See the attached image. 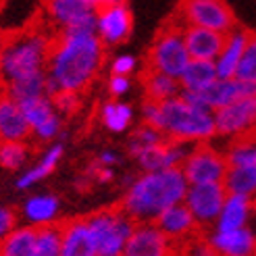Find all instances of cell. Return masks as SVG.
I'll list each match as a JSON object with an SVG mask.
<instances>
[{
	"label": "cell",
	"mask_w": 256,
	"mask_h": 256,
	"mask_svg": "<svg viewBox=\"0 0 256 256\" xmlns=\"http://www.w3.org/2000/svg\"><path fill=\"white\" fill-rule=\"evenodd\" d=\"M52 104L58 114H73L80 108V92H71V90H58L52 96Z\"/></svg>",
	"instance_id": "obj_37"
},
{
	"label": "cell",
	"mask_w": 256,
	"mask_h": 256,
	"mask_svg": "<svg viewBox=\"0 0 256 256\" xmlns=\"http://www.w3.org/2000/svg\"><path fill=\"white\" fill-rule=\"evenodd\" d=\"M32 136V127L25 119V112L19 102L10 96H0V142L6 140H28Z\"/></svg>",
	"instance_id": "obj_21"
},
{
	"label": "cell",
	"mask_w": 256,
	"mask_h": 256,
	"mask_svg": "<svg viewBox=\"0 0 256 256\" xmlns=\"http://www.w3.org/2000/svg\"><path fill=\"white\" fill-rule=\"evenodd\" d=\"M216 138L236 140L256 134V94L242 96L214 110Z\"/></svg>",
	"instance_id": "obj_10"
},
{
	"label": "cell",
	"mask_w": 256,
	"mask_h": 256,
	"mask_svg": "<svg viewBox=\"0 0 256 256\" xmlns=\"http://www.w3.org/2000/svg\"><path fill=\"white\" fill-rule=\"evenodd\" d=\"M227 198V188L223 182H208V184H190L186 192V206L194 214L200 229H212L221 206Z\"/></svg>",
	"instance_id": "obj_11"
},
{
	"label": "cell",
	"mask_w": 256,
	"mask_h": 256,
	"mask_svg": "<svg viewBox=\"0 0 256 256\" xmlns=\"http://www.w3.org/2000/svg\"><path fill=\"white\" fill-rule=\"evenodd\" d=\"M17 225V212L12 208L0 206V242H2Z\"/></svg>",
	"instance_id": "obj_38"
},
{
	"label": "cell",
	"mask_w": 256,
	"mask_h": 256,
	"mask_svg": "<svg viewBox=\"0 0 256 256\" xmlns=\"http://www.w3.org/2000/svg\"><path fill=\"white\" fill-rule=\"evenodd\" d=\"M188 186L182 167L144 171V175L132 182L119 206L136 223H154L164 208L184 202Z\"/></svg>",
	"instance_id": "obj_2"
},
{
	"label": "cell",
	"mask_w": 256,
	"mask_h": 256,
	"mask_svg": "<svg viewBox=\"0 0 256 256\" xmlns=\"http://www.w3.org/2000/svg\"><path fill=\"white\" fill-rule=\"evenodd\" d=\"M104 44L96 34H62L56 32L46 62L48 96L58 90L84 92L98 78Z\"/></svg>",
	"instance_id": "obj_1"
},
{
	"label": "cell",
	"mask_w": 256,
	"mask_h": 256,
	"mask_svg": "<svg viewBox=\"0 0 256 256\" xmlns=\"http://www.w3.org/2000/svg\"><path fill=\"white\" fill-rule=\"evenodd\" d=\"M184 25H200L216 32H232L238 19L225 0H182L173 15Z\"/></svg>",
	"instance_id": "obj_8"
},
{
	"label": "cell",
	"mask_w": 256,
	"mask_h": 256,
	"mask_svg": "<svg viewBox=\"0 0 256 256\" xmlns=\"http://www.w3.org/2000/svg\"><path fill=\"white\" fill-rule=\"evenodd\" d=\"M60 229H62L60 256H96L92 232L88 227L86 216L60 223Z\"/></svg>",
	"instance_id": "obj_20"
},
{
	"label": "cell",
	"mask_w": 256,
	"mask_h": 256,
	"mask_svg": "<svg viewBox=\"0 0 256 256\" xmlns=\"http://www.w3.org/2000/svg\"><path fill=\"white\" fill-rule=\"evenodd\" d=\"M2 94H4V82L0 80V96H2Z\"/></svg>",
	"instance_id": "obj_44"
},
{
	"label": "cell",
	"mask_w": 256,
	"mask_h": 256,
	"mask_svg": "<svg viewBox=\"0 0 256 256\" xmlns=\"http://www.w3.org/2000/svg\"><path fill=\"white\" fill-rule=\"evenodd\" d=\"M134 119V108L123 102H108L102 106V123L110 132H125L132 125Z\"/></svg>",
	"instance_id": "obj_34"
},
{
	"label": "cell",
	"mask_w": 256,
	"mask_h": 256,
	"mask_svg": "<svg viewBox=\"0 0 256 256\" xmlns=\"http://www.w3.org/2000/svg\"><path fill=\"white\" fill-rule=\"evenodd\" d=\"M92 232L96 256H119L123 254L125 242L130 240L136 221L121 206L104 208L86 216Z\"/></svg>",
	"instance_id": "obj_5"
},
{
	"label": "cell",
	"mask_w": 256,
	"mask_h": 256,
	"mask_svg": "<svg viewBox=\"0 0 256 256\" xmlns=\"http://www.w3.org/2000/svg\"><path fill=\"white\" fill-rule=\"evenodd\" d=\"M225 152L212 146L210 142H198L190 148L186 160L182 162V171L188 184H208L223 182L227 173Z\"/></svg>",
	"instance_id": "obj_9"
},
{
	"label": "cell",
	"mask_w": 256,
	"mask_h": 256,
	"mask_svg": "<svg viewBox=\"0 0 256 256\" xmlns=\"http://www.w3.org/2000/svg\"><path fill=\"white\" fill-rule=\"evenodd\" d=\"M23 112H25V119H28L32 132L36 130V127H40L42 123H46L48 119H52L56 112L54 104H52V98H50L48 94L44 96H36V98H30L25 102H19Z\"/></svg>",
	"instance_id": "obj_32"
},
{
	"label": "cell",
	"mask_w": 256,
	"mask_h": 256,
	"mask_svg": "<svg viewBox=\"0 0 256 256\" xmlns=\"http://www.w3.org/2000/svg\"><path fill=\"white\" fill-rule=\"evenodd\" d=\"M96 6L90 0H44V17L62 34H96Z\"/></svg>",
	"instance_id": "obj_7"
},
{
	"label": "cell",
	"mask_w": 256,
	"mask_h": 256,
	"mask_svg": "<svg viewBox=\"0 0 256 256\" xmlns=\"http://www.w3.org/2000/svg\"><path fill=\"white\" fill-rule=\"evenodd\" d=\"M194 144L179 142V140L164 138L162 142L150 146L142 150L136 156L138 164L144 171H156V169H169V167H182V162L186 160L190 148Z\"/></svg>",
	"instance_id": "obj_18"
},
{
	"label": "cell",
	"mask_w": 256,
	"mask_h": 256,
	"mask_svg": "<svg viewBox=\"0 0 256 256\" xmlns=\"http://www.w3.org/2000/svg\"><path fill=\"white\" fill-rule=\"evenodd\" d=\"M0 65H2V38H0Z\"/></svg>",
	"instance_id": "obj_43"
},
{
	"label": "cell",
	"mask_w": 256,
	"mask_h": 256,
	"mask_svg": "<svg viewBox=\"0 0 256 256\" xmlns=\"http://www.w3.org/2000/svg\"><path fill=\"white\" fill-rule=\"evenodd\" d=\"M256 94V86L248 84L244 80L238 78H216L212 84H208L202 90H194V92H188V90H182V96L188 98L194 104H200L208 110H216L229 102H234L242 96H250Z\"/></svg>",
	"instance_id": "obj_12"
},
{
	"label": "cell",
	"mask_w": 256,
	"mask_h": 256,
	"mask_svg": "<svg viewBox=\"0 0 256 256\" xmlns=\"http://www.w3.org/2000/svg\"><path fill=\"white\" fill-rule=\"evenodd\" d=\"M167 138L160 130H156L154 125H150V123H144V125H140L136 134L132 136L130 140V154L132 156H138L142 150L150 148V146H154L158 142H162V140Z\"/></svg>",
	"instance_id": "obj_35"
},
{
	"label": "cell",
	"mask_w": 256,
	"mask_h": 256,
	"mask_svg": "<svg viewBox=\"0 0 256 256\" xmlns=\"http://www.w3.org/2000/svg\"><path fill=\"white\" fill-rule=\"evenodd\" d=\"M190 60V52L184 40V23H179L171 17L156 34L148 54H146V69H154L160 73L173 75L179 80V75L186 69Z\"/></svg>",
	"instance_id": "obj_6"
},
{
	"label": "cell",
	"mask_w": 256,
	"mask_h": 256,
	"mask_svg": "<svg viewBox=\"0 0 256 256\" xmlns=\"http://www.w3.org/2000/svg\"><path fill=\"white\" fill-rule=\"evenodd\" d=\"M248 36H250V32L238 28V25L232 32L225 34L223 48L214 58L219 78H236L238 65H240L242 54H244V48H246V42H248Z\"/></svg>",
	"instance_id": "obj_22"
},
{
	"label": "cell",
	"mask_w": 256,
	"mask_h": 256,
	"mask_svg": "<svg viewBox=\"0 0 256 256\" xmlns=\"http://www.w3.org/2000/svg\"><path fill=\"white\" fill-rule=\"evenodd\" d=\"M184 40L190 58L214 60L223 48L225 34L208 28H200V25H184Z\"/></svg>",
	"instance_id": "obj_19"
},
{
	"label": "cell",
	"mask_w": 256,
	"mask_h": 256,
	"mask_svg": "<svg viewBox=\"0 0 256 256\" xmlns=\"http://www.w3.org/2000/svg\"><path fill=\"white\" fill-rule=\"evenodd\" d=\"M134 30V17L132 10L123 0L100 6L96 10V36L104 46H117L130 38Z\"/></svg>",
	"instance_id": "obj_13"
},
{
	"label": "cell",
	"mask_w": 256,
	"mask_h": 256,
	"mask_svg": "<svg viewBox=\"0 0 256 256\" xmlns=\"http://www.w3.org/2000/svg\"><path fill=\"white\" fill-rule=\"evenodd\" d=\"M136 58L134 56H130V54H123V56H117L112 60V67H110V71L112 73H117V75H130V73H134L136 71Z\"/></svg>",
	"instance_id": "obj_39"
},
{
	"label": "cell",
	"mask_w": 256,
	"mask_h": 256,
	"mask_svg": "<svg viewBox=\"0 0 256 256\" xmlns=\"http://www.w3.org/2000/svg\"><path fill=\"white\" fill-rule=\"evenodd\" d=\"M42 12L44 0H0V38L32 28Z\"/></svg>",
	"instance_id": "obj_15"
},
{
	"label": "cell",
	"mask_w": 256,
	"mask_h": 256,
	"mask_svg": "<svg viewBox=\"0 0 256 256\" xmlns=\"http://www.w3.org/2000/svg\"><path fill=\"white\" fill-rule=\"evenodd\" d=\"M154 127L167 138L188 144L212 142L216 138L214 112L190 102L182 94L158 102V117Z\"/></svg>",
	"instance_id": "obj_4"
},
{
	"label": "cell",
	"mask_w": 256,
	"mask_h": 256,
	"mask_svg": "<svg viewBox=\"0 0 256 256\" xmlns=\"http://www.w3.org/2000/svg\"><path fill=\"white\" fill-rule=\"evenodd\" d=\"M254 212V198L242 196V194H229L221 206V212L216 216L214 229H238L250 225Z\"/></svg>",
	"instance_id": "obj_23"
},
{
	"label": "cell",
	"mask_w": 256,
	"mask_h": 256,
	"mask_svg": "<svg viewBox=\"0 0 256 256\" xmlns=\"http://www.w3.org/2000/svg\"><path fill=\"white\" fill-rule=\"evenodd\" d=\"M216 78H219V73H216L214 60H208V58H190L186 69L182 71V75H179V84H182V90L194 92V90L206 88Z\"/></svg>",
	"instance_id": "obj_24"
},
{
	"label": "cell",
	"mask_w": 256,
	"mask_h": 256,
	"mask_svg": "<svg viewBox=\"0 0 256 256\" xmlns=\"http://www.w3.org/2000/svg\"><path fill=\"white\" fill-rule=\"evenodd\" d=\"M142 86H144L146 98L156 100V102H162L167 98L182 94V84H179L177 78L167 75V73H160V71H154V69H144Z\"/></svg>",
	"instance_id": "obj_25"
},
{
	"label": "cell",
	"mask_w": 256,
	"mask_h": 256,
	"mask_svg": "<svg viewBox=\"0 0 256 256\" xmlns=\"http://www.w3.org/2000/svg\"><path fill=\"white\" fill-rule=\"evenodd\" d=\"M114 162H117V156H114L112 152H102L98 156V164H104V167H112Z\"/></svg>",
	"instance_id": "obj_41"
},
{
	"label": "cell",
	"mask_w": 256,
	"mask_h": 256,
	"mask_svg": "<svg viewBox=\"0 0 256 256\" xmlns=\"http://www.w3.org/2000/svg\"><path fill=\"white\" fill-rule=\"evenodd\" d=\"M236 78L256 86V34L248 36L244 54H242V60L236 71Z\"/></svg>",
	"instance_id": "obj_36"
},
{
	"label": "cell",
	"mask_w": 256,
	"mask_h": 256,
	"mask_svg": "<svg viewBox=\"0 0 256 256\" xmlns=\"http://www.w3.org/2000/svg\"><path fill=\"white\" fill-rule=\"evenodd\" d=\"M173 244L156 223H136L130 240L125 242L123 254L127 256H167L173 254Z\"/></svg>",
	"instance_id": "obj_16"
},
{
	"label": "cell",
	"mask_w": 256,
	"mask_h": 256,
	"mask_svg": "<svg viewBox=\"0 0 256 256\" xmlns=\"http://www.w3.org/2000/svg\"><path fill=\"white\" fill-rule=\"evenodd\" d=\"M62 248L60 223H48L36 227V256H58Z\"/></svg>",
	"instance_id": "obj_31"
},
{
	"label": "cell",
	"mask_w": 256,
	"mask_h": 256,
	"mask_svg": "<svg viewBox=\"0 0 256 256\" xmlns=\"http://www.w3.org/2000/svg\"><path fill=\"white\" fill-rule=\"evenodd\" d=\"M2 256H36V225L19 227L0 242Z\"/></svg>",
	"instance_id": "obj_29"
},
{
	"label": "cell",
	"mask_w": 256,
	"mask_h": 256,
	"mask_svg": "<svg viewBox=\"0 0 256 256\" xmlns=\"http://www.w3.org/2000/svg\"><path fill=\"white\" fill-rule=\"evenodd\" d=\"M127 90H130V78L127 75H117V73H112V78L108 82V92L114 96V98H119L123 96Z\"/></svg>",
	"instance_id": "obj_40"
},
{
	"label": "cell",
	"mask_w": 256,
	"mask_h": 256,
	"mask_svg": "<svg viewBox=\"0 0 256 256\" xmlns=\"http://www.w3.org/2000/svg\"><path fill=\"white\" fill-rule=\"evenodd\" d=\"M214 254L223 256H252L256 254V232L246 225L238 229H210L206 236Z\"/></svg>",
	"instance_id": "obj_17"
},
{
	"label": "cell",
	"mask_w": 256,
	"mask_h": 256,
	"mask_svg": "<svg viewBox=\"0 0 256 256\" xmlns=\"http://www.w3.org/2000/svg\"><path fill=\"white\" fill-rule=\"evenodd\" d=\"M154 223L158 225L160 232L169 238V242L173 244L175 250H179V248L184 250L192 240L198 238V232H200L194 214L190 212L186 202H177V204H173V206L164 208L156 216Z\"/></svg>",
	"instance_id": "obj_14"
},
{
	"label": "cell",
	"mask_w": 256,
	"mask_h": 256,
	"mask_svg": "<svg viewBox=\"0 0 256 256\" xmlns=\"http://www.w3.org/2000/svg\"><path fill=\"white\" fill-rule=\"evenodd\" d=\"M223 186L229 194H242L256 198V164H236L227 167Z\"/></svg>",
	"instance_id": "obj_28"
},
{
	"label": "cell",
	"mask_w": 256,
	"mask_h": 256,
	"mask_svg": "<svg viewBox=\"0 0 256 256\" xmlns=\"http://www.w3.org/2000/svg\"><path fill=\"white\" fill-rule=\"evenodd\" d=\"M56 30L46 21L44 12L32 28L2 38V65L0 80L4 84L21 80L46 69L50 46Z\"/></svg>",
	"instance_id": "obj_3"
},
{
	"label": "cell",
	"mask_w": 256,
	"mask_h": 256,
	"mask_svg": "<svg viewBox=\"0 0 256 256\" xmlns=\"http://www.w3.org/2000/svg\"><path fill=\"white\" fill-rule=\"evenodd\" d=\"M60 156H62V146H60V144L50 146V148L46 150V154L42 156V160L38 162V164H34L32 169H28V171H25V173L17 179V188H19V190H28V188L36 186L38 182H42L44 177H48L50 173L54 171V167L58 164Z\"/></svg>",
	"instance_id": "obj_30"
},
{
	"label": "cell",
	"mask_w": 256,
	"mask_h": 256,
	"mask_svg": "<svg viewBox=\"0 0 256 256\" xmlns=\"http://www.w3.org/2000/svg\"><path fill=\"white\" fill-rule=\"evenodd\" d=\"M30 144H25V140H6L0 142V167L8 171L21 169L25 160L30 158Z\"/></svg>",
	"instance_id": "obj_33"
},
{
	"label": "cell",
	"mask_w": 256,
	"mask_h": 256,
	"mask_svg": "<svg viewBox=\"0 0 256 256\" xmlns=\"http://www.w3.org/2000/svg\"><path fill=\"white\" fill-rule=\"evenodd\" d=\"M4 94L10 96L15 102H25L30 98L48 94V75H46V69L38 71L34 75H28V78L12 80V82L4 84Z\"/></svg>",
	"instance_id": "obj_26"
},
{
	"label": "cell",
	"mask_w": 256,
	"mask_h": 256,
	"mask_svg": "<svg viewBox=\"0 0 256 256\" xmlns=\"http://www.w3.org/2000/svg\"><path fill=\"white\" fill-rule=\"evenodd\" d=\"M58 214V198L42 194V196H32L23 204V216L30 225H48L54 223Z\"/></svg>",
	"instance_id": "obj_27"
},
{
	"label": "cell",
	"mask_w": 256,
	"mask_h": 256,
	"mask_svg": "<svg viewBox=\"0 0 256 256\" xmlns=\"http://www.w3.org/2000/svg\"><path fill=\"white\" fill-rule=\"evenodd\" d=\"M96 8H100V6H106V4H110V2H114V0H90Z\"/></svg>",
	"instance_id": "obj_42"
}]
</instances>
